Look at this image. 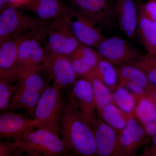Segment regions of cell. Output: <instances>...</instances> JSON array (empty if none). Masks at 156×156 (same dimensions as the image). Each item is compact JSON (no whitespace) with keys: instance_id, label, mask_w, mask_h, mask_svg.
Listing matches in <instances>:
<instances>
[{"instance_id":"6da1fadb","label":"cell","mask_w":156,"mask_h":156,"mask_svg":"<svg viewBox=\"0 0 156 156\" xmlns=\"http://www.w3.org/2000/svg\"><path fill=\"white\" fill-rule=\"evenodd\" d=\"M59 134L69 151L81 156L97 155L94 132L82 117L72 93L63 102Z\"/></svg>"},{"instance_id":"7a4b0ae2","label":"cell","mask_w":156,"mask_h":156,"mask_svg":"<svg viewBox=\"0 0 156 156\" xmlns=\"http://www.w3.org/2000/svg\"><path fill=\"white\" fill-rule=\"evenodd\" d=\"M49 21L29 32L20 45L15 80L43 68L49 53L45 44Z\"/></svg>"},{"instance_id":"3957f363","label":"cell","mask_w":156,"mask_h":156,"mask_svg":"<svg viewBox=\"0 0 156 156\" xmlns=\"http://www.w3.org/2000/svg\"><path fill=\"white\" fill-rule=\"evenodd\" d=\"M14 140L22 153L27 156H65L69 151L60 136L44 128H31Z\"/></svg>"},{"instance_id":"277c9868","label":"cell","mask_w":156,"mask_h":156,"mask_svg":"<svg viewBox=\"0 0 156 156\" xmlns=\"http://www.w3.org/2000/svg\"><path fill=\"white\" fill-rule=\"evenodd\" d=\"M42 69L28 73L18 79L17 89L8 109L12 112L17 109L23 110L34 119L37 104L48 87L45 79L40 73Z\"/></svg>"},{"instance_id":"5b68a950","label":"cell","mask_w":156,"mask_h":156,"mask_svg":"<svg viewBox=\"0 0 156 156\" xmlns=\"http://www.w3.org/2000/svg\"><path fill=\"white\" fill-rule=\"evenodd\" d=\"M60 90L54 83L45 89L37 104L33 119L37 123L36 128H44L58 136L64 102Z\"/></svg>"},{"instance_id":"8992f818","label":"cell","mask_w":156,"mask_h":156,"mask_svg":"<svg viewBox=\"0 0 156 156\" xmlns=\"http://www.w3.org/2000/svg\"><path fill=\"white\" fill-rule=\"evenodd\" d=\"M52 20L48 27L45 40L49 53L68 56L83 45L71 29L66 8L58 17Z\"/></svg>"},{"instance_id":"52a82bcc","label":"cell","mask_w":156,"mask_h":156,"mask_svg":"<svg viewBox=\"0 0 156 156\" xmlns=\"http://www.w3.org/2000/svg\"><path fill=\"white\" fill-rule=\"evenodd\" d=\"M0 13V44L38 28L48 21L23 14L13 7Z\"/></svg>"},{"instance_id":"ba28073f","label":"cell","mask_w":156,"mask_h":156,"mask_svg":"<svg viewBox=\"0 0 156 156\" xmlns=\"http://www.w3.org/2000/svg\"><path fill=\"white\" fill-rule=\"evenodd\" d=\"M71 29L77 39L83 44L96 48L105 39L101 27L76 8H66Z\"/></svg>"},{"instance_id":"9c48e42d","label":"cell","mask_w":156,"mask_h":156,"mask_svg":"<svg viewBox=\"0 0 156 156\" xmlns=\"http://www.w3.org/2000/svg\"><path fill=\"white\" fill-rule=\"evenodd\" d=\"M100 56L115 64L129 63L141 54L122 39L105 38L95 48Z\"/></svg>"},{"instance_id":"30bf717a","label":"cell","mask_w":156,"mask_h":156,"mask_svg":"<svg viewBox=\"0 0 156 156\" xmlns=\"http://www.w3.org/2000/svg\"><path fill=\"white\" fill-rule=\"evenodd\" d=\"M43 69L60 89L73 86L78 76L66 56L49 53Z\"/></svg>"},{"instance_id":"8fae6325","label":"cell","mask_w":156,"mask_h":156,"mask_svg":"<svg viewBox=\"0 0 156 156\" xmlns=\"http://www.w3.org/2000/svg\"><path fill=\"white\" fill-rule=\"evenodd\" d=\"M76 9L101 27L110 25L116 15L111 0H72Z\"/></svg>"},{"instance_id":"7c38bea8","label":"cell","mask_w":156,"mask_h":156,"mask_svg":"<svg viewBox=\"0 0 156 156\" xmlns=\"http://www.w3.org/2000/svg\"><path fill=\"white\" fill-rule=\"evenodd\" d=\"M73 95L75 98L82 117L92 130L97 122L96 109L94 93L91 83L83 77L73 86Z\"/></svg>"},{"instance_id":"4fadbf2b","label":"cell","mask_w":156,"mask_h":156,"mask_svg":"<svg viewBox=\"0 0 156 156\" xmlns=\"http://www.w3.org/2000/svg\"><path fill=\"white\" fill-rule=\"evenodd\" d=\"M97 155H121L119 133L108 126L101 118H98L93 129Z\"/></svg>"},{"instance_id":"5bb4252c","label":"cell","mask_w":156,"mask_h":156,"mask_svg":"<svg viewBox=\"0 0 156 156\" xmlns=\"http://www.w3.org/2000/svg\"><path fill=\"white\" fill-rule=\"evenodd\" d=\"M146 133L141 123L130 115L126 127L119 133L121 156L133 154L143 143Z\"/></svg>"},{"instance_id":"9a60e30c","label":"cell","mask_w":156,"mask_h":156,"mask_svg":"<svg viewBox=\"0 0 156 156\" xmlns=\"http://www.w3.org/2000/svg\"><path fill=\"white\" fill-rule=\"evenodd\" d=\"M28 33L9 39L0 44L1 79H6L14 82L17 81L15 80V73L19 46Z\"/></svg>"},{"instance_id":"2e32d148","label":"cell","mask_w":156,"mask_h":156,"mask_svg":"<svg viewBox=\"0 0 156 156\" xmlns=\"http://www.w3.org/2000/svg\"><path fill=\"white\" fill-rule=\"evenodd\" d=\"M26 114L14 113H3L0 116V137L5 139H15L26 131L37 127L34 119Z\"/></svg>"},{"instance_id":"e0dca14e","label":"cell","mask_w":156,"mask_h":156,"mask_svg":"<svg viewBox=\"0 0 156 156\" xmlns=\"http://www.w3.org/2000/svg\"><path fill=\"white\" fill-rule=\"evenodd\" d=\"M115 8L121 30L128 38L134 40L138 25V10L136 5L133 0H115Z\"/></svg>"},{"instance_id":"ac0fdd59","label":"cell","mask_w":156,"mask_h":156,"mask_svg":"<svg viewBox=\"0 0 156 156\" xmlns=\"http://www.w3.org/2000/svg\"><path fill=\"white\" fill-rule=\"evenodd\" d=\"M94 48L83 45L66 56L78 76H85L91 72L102 57Z\"/></svg>"},{"instance_id":"d6986e66","label":"cell","mask_w":156,"mask_h":156,"mask_svg":"<svg viewBox=\"0 0 156 156\" xmlns=\"http://www.w3.org/2000/svg\"><path fill=\"white\" fill-rule=\"evenodd\" d=\"M136 37L147 53L156 55V22L149 19L139 8Z\"/></svg>"},{"instance_id":"ffe728a7","label":"cell","mask_w":156,"mask_h":156,"mask_svg":"<svg viewBox=\"0 0 156 156\" xmlns=\"http://www.w3.org/2000/svg\"><path fill=\"white\" fill-rule=\"evenodd\" d=\"M26 5L37 14L38 18L45 21L58 17L65 9L58 0H30Z\"/></svg>"},{"instance_id":"44dd1931","label":"cell","mask_w":156,"mask_h":156,"mask_svg":"<svg viewBox=\"0 0 156 156\" xmlns=\"http://www.w3.org/2000/svg\"><path fill=\"white\" fill-rule=\"evenodd\" d=\"M117 70L119 79L118 85L122 86L125 83H130L143 87L146 91L154 86L150 82L144 73L133 65H121Z\"/></svg>"},{"instance_id":"7402d4cb","label":"cell","mask_w":156,"mask_h":156,"mask_svg":"<svg viewBox=\"0 0 156 156\" xmlns=\"http://www.w3.org/2000/svg\"><path fill=\"white\" fill-rule=\"evenodd\" d=\"M83 77L87 79L92 85L98 115L105 107L113 103L112 93L109 88L95 75L93 70Z\"/></svg>"},{"instance_id":"603a6c76","label":"cell","mask_w":156,"mask_h":156,"mask_svg":"<svg viewBox=\"0 0 156 156\" xmlns=\"http://www.w3.org/2000/svg\"><path fill=\"white\" fill-rule=\"evenodd\" d=\"M130 115L122 111L113 103L105 107L98 116L118 132L126 127Z\"/></svg>"},{"instance_id":"cb8c5ba5","label":"cell","mask_w":156,"mask_h":156,"mask_svg":"<svg viewBox=\"0 0 156 156\" xmlns=\"http://www.w3.org/2000/svg\"><path fill=\"white\" fill-rule=\"evenodd\" d=\"M93 71L97 77L105 84L112 92L116 89L119 75L118 70L113 63L103 58H101Z\"/></svg>"},{"instance_id":"d4e9b609","label":"cell","mask_w":156,"mask_h":156,"mask_svg":"<svg viewBox=\"0 0 156 156\" xmlns=\"http://www.w3.org/2000/svg\"><path fill=\"white\" fill-rule=\"evenodd\" d=\"M113 92V103L127 114L134 115L138 96L119 85Z\"/></svg>"},{"instance_id":"484cf974","label":"cell","mask_w":156,"mask_h":156,"mask_svg":"<svg viewBox=\"0 0 156 156\" xmlns=\"http://www.w3.org/2000/svg\"><path fill=\"white\" fill-rule=\"evenodd\" d=\"M156 103L147 95L138 96L134 115L144 126L154 115Z\"/></svg>"},{"instance_id":"4316f807","label":"cell","mask_w":156,"mask_h":156,"mask_svg":"<svg viewBox=\"0 0 156 156\" xmlns=\"http://www.w3.org/2000/svg\"><path fill=\"white\" fill-rule=\"evenodd\" d=\"M128 64L135 66L144 73L150 82L156 86V55L149 53H141Z\"/></svg>"},{"instance_id":"83f0119b","label":"cell","mask_w":156,"mask_h":156,"mask_svg":"<svg viewBox=\"0 0 156 156\" xmlns=\"http://www.w3.org/2000/svg\"><path fill=\"white\" fill-rule=\"evenodd\" d=\"M17 83L14 81L1 79L0 80V111L6 110L9 108L14 92L17 88Z\"/></svg>"},{"instance_id":"f1b7e54d","label":"cell","mask_w":156,"mask_h":156,"mask_svg":"<svg viewBox=\"0 0 156 156\" xmlns=\"http://www.w3.org/2000/svg\"><path fill=\"white\" fill-rule=\"evenodd\" d=\"M23 154L17 142L7 141L0 143V156H20Z\"/></svg>"},{"instance_id":"f546056e","label":"cell","mask_w":156,"mask_h":156,"mask_svg":"<svg viewBox=\"0 0 156 156\" xmlns=\"http://www.w3.org/2000/svg\"><path fill=\"white\" fill-rule=\"evenodd\" d=\"M139 8L149 19L156 22V0H148Z\"/></svg>"},{"instance_id":"4dcf8cb0","label":"cell","mask_w":156,"mask_h":156,"mask_svg":"<svg viewBox=\"0 0 156 156\" xmlns=\"http://www.w3.org/2000/svg\"><path fill=\"white\" fill-rule=\"evenodd\" d=\"M144 127L147 135L153 136L156 134V103L155 112L154 117Z\"/></svg>"},{"instance_id":"1f68e13d","label":"cell","mask_w":156,"mask_h":156,"mask_svg":"<svg viewBox=\"0 0 156 156\" xmlns=\"http://www.w3.org/2000/svg\"><path fill=\"white\" fill-rule=\"evenodd\" d=\"M147 95L156 103V86H153L147 91Z\"/></svg>"},{"instance_id":"d6a6232c","label":"cell","mask_w":156,"mask_h":156,"mask_svg":"<svg viewBox=\"0 0 156 156\" xmlns=\"http://www.w3.org/2000/svg\"><path fill=\"white\" fill-rule=\"evenodd\" d=\"M150 155L156 156V134L153 137L152 144L150 149L149 151Z\"/></svg>"},{"instance_id":"836d02e7","label":"cell","mask_w":156,"mask_h":156,"mask_svg":"<svg viewBox=\"0 0 156 156\" xmlns=\"http://www.w3.org/2000/svg\"><path fill=\"white\" fill-rule=\"evenodd\" d=\"M30 1V0H9V2L15 6H20L27 5Z\"/></svg>"},{"instance_id":"e575fe53","label":"cell","mask_w":156,"mask_h":156,"mask_svg":"<svg viewBox=\"0 0 156 156\" xmlns=\"http://www.w3.org/2000/svg\"><path fill=\"white\" fill-rule=\"evenodd\" d=\"M9 0H0V11H3L6 8L5 5Z\"/></svg>"}]
</instances>
